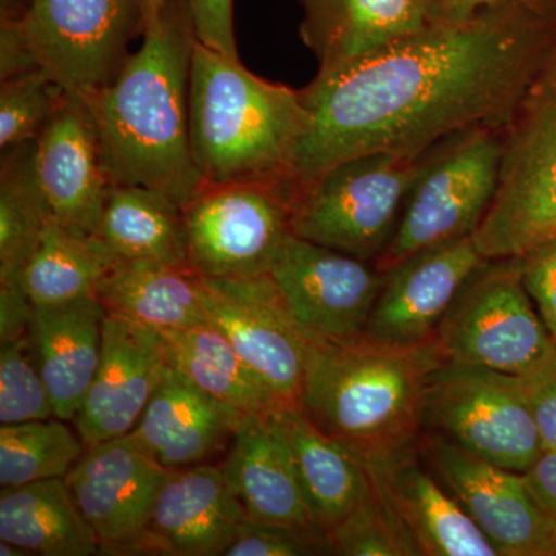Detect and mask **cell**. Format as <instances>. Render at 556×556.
I'll use <instances>...</instances> for the list:
<instances>
[{
    "label": "cell",
    "instance_id": "1",
    "mask_svg": "<svg viewBox=\"0 0 556 556\" xmlns=\"http://www.w3.org/2000/svg\"><path fill=\"white\" fill-rule=\"evenodd\" d=\"M556 31V16L501 7L447 20L300 90L305 127L291 175L365 153L420 155L463 131L506 129Z\"/></svg>",
    "mask_w": 556,
    "mask_h": 556
},
{
    "label": "cell",
    "instance_id": "2",
    "mask_svg": "<svg viewBox=\"0 0 556 556\" xmlns=\"http://www.w3.org/2000/svg\"><path fill=\"white\" fill-rule=\"evenodd\" d=\"M195 31L186 0H167L142 31V46L115 79L83 98L110 181L142 186L179 207L195 199L201 177L189 137V79Z\"/></svg>",
    "mask_w": 556,
    "mask_h": 556
},
{
    "label": "cell",
    "instance_id": "3",
    "mask_svg": "<svg viewBox=\"0 0 556 556\" xmlns=\"http://www.w3.org/2000/svg\"><path fill=\"white\" fill-rule=\"evenodd\" d=\"M442 364L437 343L314 342L300 407L364 463L422 437L424 394Z\"/></svg>",
    "mask_w": 556,
    "mask_h": 556
},
{
    "label": "cell",
    "instance_id": "4",
    "mask_svg": "<svg viewBox=\"0 0 556 556\" xmlns=\"http://www.w3.org/2000/svg\"><path fill=\"white\" fill-rule=\"evenodd\" d=\"M303 127L300 90L260 78L240 60L195 40L189 137L206 185L291 175Z\"/></svg>",
    "mask_w": 556,
    "mask_h": 556
},
{
    "label": "cell",
    "instance_id": "5",
    "mask_svg": "<svg viewBox=\"0 0 556 556\" xmlns=\"http://www.w3.org/2000/svg\"><path fill=\"white\" fill-rule=\"evenodd\" d=\"M556 237V31L503 131L500 185L473 233L484 258L522 257Z\"/></svg>",
    "mask_w": 556,
    "mask_h": 556
},
{
    "label": "cell",
    "instance_id": "6",
    "mask_svg": "<svg viewBox=\"0 0 556 556\" xmlns=\"http://www.w3.org/2000/svg\"><path fill=\"white\" fill-rule=\"evenodd\" d=\"M433 149L420 155L365 153L340 161L308 181H295L292 232L376 265Z\"/></svg>",
    "mask_w": 556,
    "mask_h": 556
},
{
    "label": "cell",
    "instance_id": "7",
    "mask_svg": "<svg viewBox=\"0 0 556 556\" xmlns=\"http://www.w3.org/2000/svg\"><path fill=\"white\" fill-rule=\"evenodd\" d=\"M445 364L527 376L556 353V342L522 283L521 260L485 258L434 336Z\"/></svg>",
    "mask_w": 556,
    "mask_h": 556
},
{
    "label": "cell",
    "instance_id": "8",
    "mask_svg": "<svg viewBox=\"0 0 556 556\" xmlns=\"http://www.w3.org/2000/svg\"><path fill=\"white\" fill-rule=\"evenodd\" d=\"M503 131L479 127L439 142L405 201L376 266L387 273L426 249L473 237L495 199Z\"/></svg>",
    "mask_w": 556,
    "mask_h": 556
},
{
    "label": "cell",
    "instance_id": "9",
    "mask_svg": "<svg viewBox=\"0 0 556 556\" xmlns=\"http://www.w3.org/2000/svg\"><path fill=\"white\" fill-rule=\"evenodd\" d=\"M295 192L291 175L204 186L182 207L189 265L211 280L268 276L294 236Z\"/></svg>",
    "mask_w": 556,
    "mask_h": 556
},
{
    "label": "cell",
    "instance_id": "10",
    "mask_svg": "<svg viewBox=\"0 0 556 556\" xmlns=\"http://www.w3.org/2000/svg\"><path fill=\"white\" fill-rule=\"evenodd\" d=\"M422 433L518 473L544 453L526 378L467 365L442 362L431 372Z\"/></svg>",
    "mask_w": 556,
    "mask_h": 556
},
{
    "label": "cell",
    "instance_id": "11",
    "mask_svg": "<svg viewBox=\"0 0 556 556\" xmlns=\"http://www.w3.org/2000/svg\"><path fill=\"white\" fill-rule=\"evenodd\" d=\"M148 0H28L17 20L36 62L65 91L86 98L126 64Z\"/></svg>",
    "mask_w": 556,
    "mask_h": 556
},
{
    "label": "cell",
    "instance_id": "12",
    "mask_svg": "<svg viewBox=\"0 0 556 556\" xmlns=\"http://www.w3.org/2000/svg\"><path fill=\"white\" fill-rule=\"evenodd\" d=\"M269 276L305 334L336 345L365 338L386 280L375 263L298 236L287 241Z\"/></svg>",
    "mask_w": 556,
    "mask_h": 556
},
{
    "label": "cell",
    "instance_id": "13",
    "mask_svg": "<svg viewBox=\"0 0 556 556\" xmlns=\"http://www.w3.org/2000/svg\"><path fill=\"white\" fill-rule=\"evenodd\" d=\"M208 324L285 404L299 405L313 340L305 334L273 277L203 278Z\"/></svg>",
    "mask_w": 556,
    "mask_h": 556
},
{
    "label": "cell",
    "instance_id": "14",
    "mask_svg": "<svg viewBox=\"0 0 556 556\" xmlns=\"http://www.w3.org/2000/svg\"><path fill=\"white\" fill-rule=\"evenodd\" d=\"M424 456L500 556H556V519L525 473L486 463L445 439L424 434Z\"/></svg>",
    "mask_w": 556,
    "mask_h": 556
},
{
    "label": "cell",
    "instance_id": "15",
    "mask_svg": "<svg viewBox=\"0 0 556 556\" xmlns=\"http://www.w3.org/2000/svg\"><path fill=\"white\" fill-rule=\"evenodd\" d=\"M167 475L169 470L150 459L129 437L86 445L65 482L100 541L101 555L131 554Z\"/></svg>",
    "mask_w": 556,
    "mask_h": 556
},
{
    "label": "cell",
    "instance_id": "16",
    "mask_svg": "<svg viewBox=\"0 0 556 556\" xmlns=\"http://www.w3.org/2000/svg\"><path fill=\"white\" fill-rule=\"evenodd\" d=\"M473 237L417 252L387 270L365 339L391 346L433 342L460 289L484 262Z\"/></svg>",
    "mask_w": 556,
    "mask_h": 556
},
{
    "label": "cell",
    "instance_id": "17",
    "mask_svg": "<svg viewBox=\"0 0 556 556\" xmlns=\"http://www.w3.org/2000/svg\"><path fill=\"white\" fill-rule=\"evenodd\" d=\"M247 519L222 466L169 471L130 555L225 556Z\"/></svg>",
    "mask_w": 556,
    "mask_h": 556
},
{
    "label": "cell",
    "instance_id": "18",
    "mask_svg": "<svg viewBox=\"0 0 556 556\" xmlns=\"http://www.w3.org/2000/svg\"><path fill=\"white\" fill-rule=\"evenodd\" d=\"M166 364L160 331L108 314L100 365L73 419L86 445L127 437L134 430Z\"/></svg>",
    "mask_w": 556,
    "mask_h": 556
},
{
    "label": "cell",
    "instance_id": "19",
    "mask_svg": "<svg viewBox=\"0 0 556 556\" xmlns=\"http://www.w3.org/2000/svg\"><path fill=\"white\" fill-rule=\"evenodd\" d=\"M422 439V437H420ZM419 441L365 463L422 556H500L424 456Z\"/></svg>",
    "mask_w": 556,
    "mask_h": 556
},
{
    "label": "cell",
    "instance_id": "20",
    "mask_svg": "<svg viewBox=\"0 0 556 556\" xmlns=\"http://www.w3.org/2000/svg\"><path fill=\"white\" fill-rule=\"evenodd\" d=\"M35 144L36 174L53 218L75 232L97 236L112 181L83 98L70 94Z\"/></svg>",
    "mask_w": 556,
    "mask_h": 556
},
{
    "label": "cell",
    "instance_id": "21",
    "mask_svg": "<svg viewBox=\"0 0 556 556\" xmlns=\"http://www.w3.org/2000/svg\"><path fill=\"white\" fill-rule=\"evenodd\" d=\"M300 38L331 73L419 35L450 16L442 0H299Z\"/></svg>",
    "mask_w": 556,
    "mask_h": 556
},
{
    "label": "cell",
    "instance_id": "22",
    "mask_svg": "<svg viewBox=\"0 0 556 556\" xmlns=\"http://www.w3.org/2000/svg\"><path fill=\"white\" fill-rule=\"evenodd\" d=\"M243 413L212 396L167 362L127 437L166 470L207 464L229 448Z\"/></svg>",
    "mask_w": 556,
    "mask_h": 556
},
{
    "label": "cell",
    "instance_id": "23",
    "mask_svg": "<svg viewBox=\"0 0 556 556\" xmlns=\"http://www.w3.org/2000/svg\"><path fill=\"white\" fill-rule=\"evenodd\" d=\"M222 468L248 519L300 529L321 527L300 485L274 413L243 416Z\"/></svg>",
    "mask_w": 556,
    "mask_h": 556
},
{
    "label": "cell",
    "instance_id": "24",
    "mask_svg": "<svg viewBox=\"0 0 556 556\" xmlns=\"http://www.w3.org/2000/svg\"><path fill=\"white\" fill-rule=\"evenodd\" d=\"M105 317L108 311L97 298L35 306L28 338L54 416L62 420L75 419L97 375Z\"/></svg>",
    "mask_w": 556,
    "mask_h": 556
},
{
    "label": "cell",
    "instance_id": "25",
    "mask_svg": "<svg viewBox=\"0 0 556 556\" xmlns=\"http://www.w3.org/2000/svg\"><path fill=\"white\" fill-rule=\"evenodd\" d=\"M306 501L324 529H331L371 493L367 466L350 447L318 428L300 405L274 413Z\"/></svg>",
    "mask_w": 556,
    "mask_h": 556
},
{
    "label": "cell",
    "instance_id": "26",
    "mask_svg": "<svg viewBox=\"0 0 556 556\" xmlns=\"http://www.w3.org/2000/svg\"><path fill=\"white\" fill-rule=\"evenodd\" d=\"M108 314L163 331L207 325L203 277L190 265L116 260L98 287Z\"/></svg>",
    "mask_w": 556,
    "mask_h": 556
},
{
    "label": "cell",
    "instance_id": "27",
    "mask_svg": "<svg viewBox=\"0 0 556 556\" xmlns=\"http://www.w3.org/2000/svg\"><path fill=\"white\" fill-rule=\"evenodd\" d=\"M0 540L31 556L101 555L65 478L0 490Z\"/></svg>",
    "mask_w": 556,
    "mask_h": 556
},
{
    "label": "cell",
    "instance_id": "28",
    "mask_svg": "<svg viewBox=\"0 0 556 556\" xmlns=\"http://www.w3.org/2000/svg\"><path fill=\"white\" fill-rule=\"evenodd\" d=\"M160 334L170 365L243 415L269 416L287 407L211 324Z\"/></svg>",
    "mask_w": 556,
    "mask_h": 556
},
{
    "label": "cell",
    "instance_id": "29",
    "mask_svg": "<svg viewBox=\"0 0 556 556\" xmlns=\"http://www.w3.org/2000/svg\"><path fill=\"white\" fill-rule=\"evenodd\" d=\"M94 237L116 260L189 265L182 207L142 186L110 185Z\"/></svg>",
    "mask_w": 556,
    "mask_h": 556
},
{
    "label": "cell",
    "instance_id": "30",
    "mask_svg": "<svg viewBox=\"0 0 556 556\" xmlns=\"http://www.w3.org/2000/svg\"><path fill=\"white\" fill-rule=\"evenodd\" d=\"M116 258L97 237L84 236L51 219L22 283L35 306H60L97 298L98 287Z\"/></svg>",
    "mask_w": 556,
    "mask_h": 556
},
{
    "label": "cell",
    "instance_id": "31",
    "mask_svg": "<svg viewBox=\"0 0 556 556\" xmlns=\"http://www.w3.org/2000/svg\"><path fill=\"white\" fill-rule=\"evenodd\" d=\"M35 141L2 152L0 281L22 280L25 266L53 219L36 174Z\"/></svg>",
    "mask_w": 556,
    "mask_h": 556
},
{
    "label": "cell",
    "instance_id": "32",
    "mask_svg": "<svg viewBox=\"0 0 556 556\" xmlns=\"http://www.w3.org/2000/svg\"><path fill=\"white\" fill-rule=\"evenodd\" d=\"M86 450L78 430L60 419L0 427V489L65 478Z\"/></svg>",
    "mask_w": 556,
    "mask_h": 556
},
{
    "label": "cell",
    "instance_id": "33",
    "mask_svg": "<svg viewBox=\"0 0 556 556\" xmlns=\"http://www.w3.org/2000/svg\"><path fill=\"white\" fill-rule=\"evenodd\" d=\"M70 93L42 68L2 79L0 148L2 152L35 141Z\"/></svg>",
    "mask_w": 556,
    "mask_h": 556
},
{
    "label": "cell",
    "instance_id": "34",
    "mask_svg": "<svg viewBox=\"0 0 556 556\" xmlns=\"http://www.w3.org/2000/svg\"><path fill=\"white\" fill-rule=\"evenodd\" d=\"M328 533L334 555L422 556L407 527L388 507L375 486Z\"/></svg>",
    "mask_w": 556,
    "mask_h": 556
},
{
    "label": "cell",
    "instance_id": "35",
    "mask_svg": "<svg viewBox=\"0 0 556 556\" xmlns=\"http://www.w3.org/2000/svg\"><path fill=\"white\" fill-rule=\"evenodd\" d=\"M51 417L56 416L30 338L0 342V424L10 426Z\"/></svg>",
    "mask_w": 556,
    "mask_h": 556
},
{
    "label": "cell",
    "instance_id": "36",
    "mask_svg": "<svg viewBox=\"0 0 556 556\" xmlns=\"http://www.w3.org/2000/svg\"><path fill=\"white\" fill-rule=\"evenodd\" d=\"M334 555L328 530L300 529L247 519L239 536L225 556H314Z\"/></svg>",
    "mask_w": 556,
    "mask_h": 556
},
{
    "label": "cell",
    "instance_id": "37",
    "mask_svg": "<svg viewBox=\"0 0 556 556\" xmlns=\"http://www.w3.org/2000/svg\"><path fill=\"white\" fill-rule=\"evenodd\" d=\"M522 283L556 338V237L519 257Z\"/></svg>",
    "mask_w": 556,
    "mask_h": 556
},
{
    "label": "cell",
    "instance_id": "38",
    "mask_svg": "<svg viewBox=\"0 0 556 556\" xmlns=\"http://www.w3.org/2000/svg\"><path fill=\"white\" fill-rule=\"evenodd\" d=\"M193 31L208 49L240 60L233 33V0H186Z\"/></svg>",
    "mask_w": 556,
    "mask_h": 556
},
{
    "label": "cell",
    "instance_id": "39",
    "mask_svg": "<svg viewBox=\"0 0 556 556\" xmlns=\"http://www.w3.org/2000/svg\"><path fill=\"white\" fill-rule=\"evenodd\" d=\"M526 383L544 452H556V353Z\"/></svg>",
    "mask_w": 556,
    "mask_h": 556
},
{
    "label": "cell",
    "instance_id": "40",
    "mask_svg": "<svg viewBox=\"0 0 556 556\" xmlns=\"http://www.w3.org/2000/svg\"><path fill=\"white\" fill-rule=\"evenodd\" d=\"M33 305L22 280L0 281V342H10L28 336Z\"/></svg>",
    "mask_w": 556,
    "mask_h": 556
},
{
    "label": "cell",
    "instance_id": "41",
    "mask_svg": "<svg viewBox=\"0 0 556 556\" xmlns=\"http://www.w3.org/2000/svg\"><path fill=\"white\" fill-rule=\"evenodd\" d=\"M40 68L16 14L3 13L0 25V78Z\"/></svg>",
    "mask_w": 556,
    "mask_h": 556
},
{
    "label": "cell",
    "instance_id": "42",
    "mask_svg": "<svg viewBox=\"0 0 556 556\" xmlns=\"http://www.w3.org/2000/svg\"><path fill=\"white\" fill-rule=\"evenodd\" d=\"M525 478L538 503L556 519V452H544Z\"/></svg>",
    "mask_w": 556,
    "mask_h": 556
},
{
    "label": "cell",
    "instance_id": "43",
    "mask_svg": "<svg viewBox=\"0 0 556 556\" xmlns=\"http://www.w3.org/2000/svg\"><path fill=\"white\" fill-rule=\"evenodd\" d=\"M442 2L450 16L455 20L471 16L482 10L501 9V7H525L546 16H556V0H442Z\"/></svg>",
    "mask_w": 556,
    "mask_h": 556
},
{
    "label": "cell",
    "instance_id": "44",
    "mask_svg": "<svg viewBox=\"0 0 556 556\" xmlns=\"http://www.w3.org/2000/svg\"><path fill=\"white\" fill-rule=\"evenodd\" d=\"M166 2L167 0H148V2H146V25L159 17Z\"/></svg>",
    "mask_w": 556,
    "mask_h": 556
},
{
    "label": "cell",
    "instance_id": "45",
    "mask_svg": "<svg viewBox=\"0 0 556 556\" xmlns=\"http://www.w3.org/2000/svg\"><path fill=\"white\" fill-rule=\"evenodd\" d=\"M0 555L2 556H31L27 551L17 546V544L9 543V541L0 540Z\"/></svg>",
    "mask_w": 556,
    "mask_h": 556
},
{
    "label": "cell",
    "instance_id": "46",
    "mask_svg": "<svg viewBox=\"0 0 556 556\" xmlns=\"http://www.w3.org/2000/svg\"><path fill=\"white\" fill-rule=\"evenodd\" d=\"M555 342H556V338H555Z\"/></svg>",
    "mask_w": 556,
    "mask_h": 556
}]
</instances>
